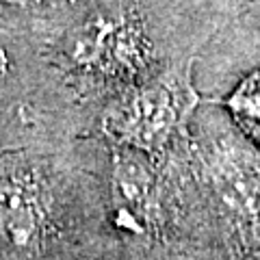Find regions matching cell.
<instances>
[{
  "label": "cell",
  "instance_id": "6da1fadb",
  "mask_svg": "<svg viewBox=\"0 0 260 260\" xmlns=\"http://www.w3.org/2000/svg\"><path fill=\"white\" fill-rule=\"evenodd\" d=\"M107 165L98 133L0 150V260H115Z\"/></svg>",
  "mask_w": 260,
  "mask_h": 260
},
{
  "label": "cell",
  "instance_id": "7a4b0ae2",
  "mask_svg": "<svg viewBox=\"0 0 260 260\" xmlns=\"http://www.w3.org/2000/svg\"><path fill=\"white\" fill-rule=\"evenodd\" d=\"M26 26L52 93L85 135L109 102L191 56L174 50L156 0H74Z\"/></svg>",
  "mask_w": 260,
  "mask_h": 260
},
{
  "label": "cell",
  "instance_id": "3957f363",
  "mask_svg": "<svg viewBox=\"0 0 260 260\" xmlns=\"http://www.w3.org/2000/svg\"><path fill=\"white\" fill-rule=\"evenodd\" d=\"M193 63V56L176 61L148 83L109 102L98 117L95 133L109 143L165 156L186 135L200 107Z\"/></svg>",
  "mask_w": 260,
  "mask_h": 260
},
{
  "label": "cell",
  "instance_id": "277c9868",
  "mask_svg": "<svg viewBox=\"0 0 260 260\" xmlns=\"http://www.w3.org/2000/svg\"><path fill=\"white\" fill-rule=\"evenodd\" d=\"M70 3L74 0H0V15L30 24L65 9Z\"/></svg>",
  "mask_w": 260,
  "mask_h": 260
}]
</instances>
